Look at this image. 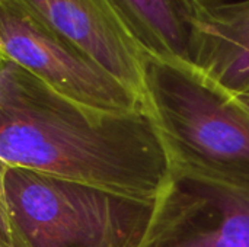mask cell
<instances>
[{"label": "cell", "mask_w": 249, "mask_h": 247, "mask_svg": "<svg viewBox=\"0 0 249 247\" xmlns=\"http://www.w3.org/2000/svg\"><path fill=\"white\" fill-rule=\"evenodd\" d=\"M0 163L156 201L172 173L166 143L147 109L80 105L0 57Z\"/></svg>", "instance_id": "cell-1"}, {"label": "cell", "mask_w": 249, "mask_h": 247, "mask_svg": "<svg viewBox=\"0 0 249 247\" xmlns=\"http://www.w3.org/2000/svg\"><path fill=\"white\" fill-rule=\"evenodd\" d=\"M156 201L1 166L0 247H140Z\"/></svg>", "instance_id": "cell-2"}, {"label": "cell", "mask_w": 249, "mask_h": 247, "mask_svg": "<svg viewBox=\"0 0 249 247\" xmlns=\"http://www.w3.org/2000/svg\"><path fill=\"white\" fill-rule=\"evenodd\" d=\"M144 100L172 165L249 185V109L191 63L150 57Z\"/></svg>", "instance_id": "cell-3"}, {"label": "cell", "mask_w": 249, "mask_h": 247, "mask_svg": "<svg viewBox=\"0 0 249 247\" xmlns=\"http://www.w3.org/2000/svg\"><path fill=\"white\" fill-rule=\"evenodd\" d=\"M0 57L60 95L108 112L147 109L146 100L18 0H0Z\"/></svg>", "instance_id": "cell-4"}, {"label": "cell", "mask_w": 249, "mask_h": 247, "mask_svg": "<svg viewBox=\"0 0 249 247\" xmlns=\"http://www.w3.org/2000/svg\"><path fill=\"white\" fill-rule=\"evenodd\" d=\"M140 247H249V185L172 165Z\"/></svg>", "instance_id": "cell-5"}, {"label": "cell", "mask_w": 249, "mask_h": 247, "mask_svg": "<svg viewBox=\"0 0 249 247\" xmlns=\"http://www.w3.org/2000/svg\"><path fill=\"white\" fill-rule=\"evenodd\" d=\"M127 87L144 98L152 57L111 0H18Z\"/></svg>", "instance_id": "cell-6"}, {"label": "cell", "mask_w": 249, "mask_h": 247, "mask_svg": "<svg viewBox=\"0 0 249 247\" xmlns=\"http://www.w3.org/2000/svg\"><path fill=\"white\" fill-rule=\"evenodd\" d=\"M191 64L231 93L249 95V0H198Z\"/></svg>", "instance_id": "cell-7"}, {"label": "cell", "mask_w": 249, "mask_h": 247, "mask_svg": "<svg viewBox=\"0 0 249 247\" xmlns=\"http://www.w3.org/2000/svg\"><path fill=\"white\" fill-rule=\"evenodd\" d=\"M111 3L152 57L191 63L198 0H111Z\"/></svg>", "instance_id": "cell-8"}, {"label": "cell", "mask_w": 249, "mask_h": 247, "mask_svg": "<svg viewBox=\"0 0 249 247\" xmlns=\"http://www.w3.org/2000/svg\"><path fill=\"white\" fill-rule=\"evenodd\" d=\"M241 100L244 102V105L249 109V95H245V96H241Z\"/></svg>", "instance_id": "cell-9"}]
</instances>
